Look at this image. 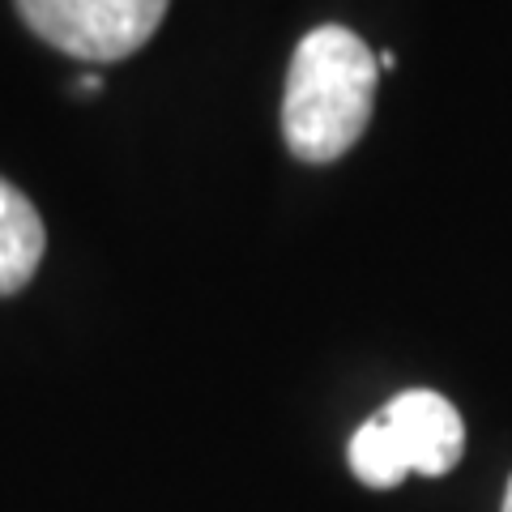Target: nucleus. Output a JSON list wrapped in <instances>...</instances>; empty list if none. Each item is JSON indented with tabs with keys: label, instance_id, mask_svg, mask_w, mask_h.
Segmentation results:
<instances>
[{
	"label": "nucleus",
	"instance_id": "obj_1",
	"mask_svg": "<svg viewBox=\"0 0 512 512\" xmlns=\"http://www.w3.org/2000/svg\"><path fill=\"white\" fill-rule=\"evenodd\" d=\"M380 64L355 30L316 26L299 39L282 94V137L303 163H333L367 133Z\"/></svg>",
	"mask_w": 512,
	"mask_h": 512
},
{
	"label": "nucleus",
	"instance_id": "obj_3",
	"mask_svg": "<svg viewBox=\"0 0 512 512\" xmlns=\"http://www.w3.org/2000/svg\"><path fill=\"white\" fill-rule=\"evenodd\" d=\"M380 419L393 427L397 444L406 448L410 474L440 478L461 461L466 427H461V414L448 397L431 389H406L380 410Z\"/></svg>",
	"mask_w": 512,
	"mask_h": 512
},
{
	"label": "nucleus",
	"instance_id": "obj_7",
	"mask_svg": "<svg viewBox=\"0 0 512 512\" xmlns=\"http://www.w3.org/2000/svg\"><path fill=\"white\" fill-rule=\"evenodd\" d=\"M504 512H512V478H508V491H504Z\"/></svg>",
	"mask_w": 512,
	"mask_h": 512
},
{
	"label": "nucleus",
	"instance_id": "obj_6",
	"mask_svg": "<svg viewBox=\"0 0 512 512\" xmlns=\"http://www.w3.org/2000/svg\"><path fill=\"white\" fill-rule=\"evenodd\" d=\"M376 64H380V69H393L397 56H393V52H380V56H376Z\"/></svg>",
	"mask_w": 512,
	"mask_h": 512
},
{
	"label": "nucleus",
	"instance_id": "obj_5",
	"mask_svg": "<svg viewBox=\"0 0 512 512\" xmlns=\"http://www.w3.org/2000/svg\"><path fill=\"white\" fill-rule=\"evenodd\" d=\"M350 470L367 487H397L410 474L406 448L397 444L393 427L384 419H367L355 431V440H350Z\"/></svg>",
	"mask_w": 512,
	"mask_h": 512
},
{
	"label": "nucleus",
	"instance_id": "obj_2",
	"mask_svg": "<svg viewBox=\"0 0 512 512\" xmlns=\"http://www.w3.org/2000/svg\"><path fill=\"white\" fill-rule=\"evenodd\" d=\"M13 5L56 52L111 64L154 39L171 0H13Z\"/></svg>",
	"mask_w": 512,
	"mask_h": 512
},
{
	"label": "nucleus",
	"instance_id": "obj_4",
	"mask_svg": "<svg viewBox=\"0 0 512 512\" xmlns=\"http://www.w3.org/2000/svg\"><path fill=\"white\" fill-rule=\"evenodd\" d=\"M43 218L9 180H0V295H18L43 261Z\"/></svg>",
	"mask_w": 512,
	"mask_h": 512
}]
</instances>
